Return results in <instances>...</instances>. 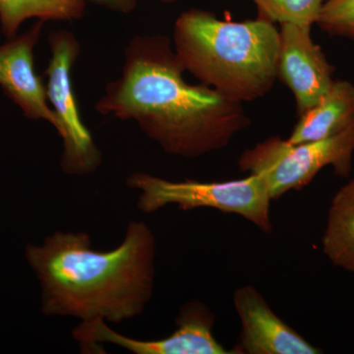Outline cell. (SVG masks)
Wrapping results in <instances>:
<instances>
[{"instance_id": "cell-1", "label": "cell", "mask_w": 354, "mask_h": 354, "mask_svg": "<svg viewBox=\"0 0 354 354\" xmlns=\"http://www.w3.org/2000/svg\"><path fill=\"white\" fill-rule=\"evenodd\" d=\"M185 71L167 36H136L121 75L106 85L95 111L134 121L169 155L195 158L225 148L250 125L243 104L188 84Z\"/></svg>"}, {"instance_id": "cell-2", "label": "cell", "mask_w": 354, "mask_h": 354, "mask_svg": "<svg viewBox=\"0 0 354 354\" xmlns=\"http://www.w3.org/2000/svg\"><path fill=\"white\" fill-rule=\"evenodd\" d=\"M156 253L155 234L142 221L128 223L113 250H95L84 232H55L26 248L41 286L44 315L109 324L132 320L150 304Z\"/></svg>"}, {"instance_id": "cell-3", "label": "cell", "mask_w": 354, "mask_h": 354, "mask_svg": "<svg viewBox=\"0 0 354 354\" xmlns=\"http://www.w3.org/2000/svg\"><path fill=\"white\" fill-rule=\"evenodd\" d=\"M172 43L186 71L232 101L261 99L278 78L279 31L270 21L234 22L189 9L177 18Z\"/></svg>"}, {"instance_id": "cell-4", "label": "cell", "mask_w": 354, "mask_h": 354, "mask_svg": "<svg viewBox=\"0 0 354 354\" xmlns=\"http://www.w3.org/2000/svg\"><path fill=\"white\" fill-rule=\"evenodd\" d=\"M127 185L139 193L137 207L142 213H155L169 205L183 211L215 209L246 218L264 234L272 232L271 196L264 179L256 174L239 180L201 183L135 172L127 177Z\"/></svg>"}, {"instance_id": "cell-5", "label": "cell", "mask_w": 354, "mask_h": 354, "mask_svg": "<svg viewBox=\"0 0 354 354\" xmlns=\"http://www.w3.org/2000/svg\"><path fill=\"white\" fill-rule=\"evenodd\" d=\"M354 153V123L329 138L292 144L272 136L244 151L241 171L264 179L272 200L308 185L324 167H334L341 177L349 176Z\"/></svg>"}, {"instance_id": "cell-6", "label": "cell", "mask_w": 354, "mask_h": 354, "mask_svg": "<svg viewBox=\"0 0 354 354\" xmlns=\"http://www.w3.org/2000/svg\"><path fill=\"white\" fill-rule=\"evenodd\" d=\"M51 57L46 94L57 116V133L62 140L60 167L69 176H87L101 167L102 155L84 124L72 83V69L80 55V43L72 32L59 30L48 36Z\"/></svg>"}, {"instance_id": "cell-7", "label": "cell", "mask_w": 354, "mask_h": 354, "mask_svg": "<svg viewBox=\"0 0 354 354\" xmlns=\"http://www.w3.org/2000/svg\"><path fill=\"white\" fill-rule=\"evenodd\" d=\"M216 317L201 301L183 305L176 317V329L169 337L142 341L120 334L102 320L80 322L72 337L83 353H101L102 346L113 344L135 354H232L216 341L213 329Z\"/></svg>"}, {"instance_id": "cell-8", "label": "cell", "mask_w": 354, "mask_h": 354, "mask_svg": "<svg viewBox=\"0 0 354 354\" xmlns=\"http://www.w3.org/2000/svg\"><path fill=\"white\" fill-rule=\"evenodd\" d=\"M333 72L320 46L311 38V26L281 25L278 78L295 95L299 115L328 92L334 82Z\"/></svg>"}, {"instance_id": "cell-9", "label": "cell", "mask_w": 354, "mask_h": 354, "mask_svg": "<svg viewBox=\"0 0 354 354\" xmlns=\"http://www.w3.org/2000/svg\"><path fill=\"white\" fill-rule=\"evenodd\" d=\"M234 305L241 333L232 354H319L323 351L292 329L252 286L235 290Z\"/></svg>"}, {"instance_id": "cell-10", "label": "cell", "mask_w": 354, "mask_h": 354, "mask_svg": "<svg viewBox=\"0 0 354 354\" xmlns=\"http://www.w3.org/2000/svg\"><path fill=\"white\" fill-rule=\"evenodd\" d=\"M44 23L38 20L29 31L11 37L0 46V86L28 118L46 121L57 130V116L48 106L46 87L34 68V48Z\"/></svg>"}, {"instance_id": "cell-11", "label": "cell", "mask_w": 354, "mask_h": 354, "mask_svg": "<svg viewBox=\"0 0 354 354\" xmlns=\"http://www.w3.org/2000/svg\"><path fill=\"white\" fill-rule=\"evenodd\" d=\"M299 118L288 138L292 144L329 138L346 129L354 123V86L334 81L322 99Z\"/></svg>"}, {"instance_id": "cell-12", "label": "cell", "mask_w": 354, "mask_h": 354, "mask_svg": "<svg viewBox=\"0 0 354 354\" xmlns=\"http://www.w3.org/2000/svg\"><path fill=\"white\" fill-rule=\"evenodd\" d=\"M322 248L333 264L354 272V179L333 198Z\"/></svg>"}, {"instance_id": "cell-13", "label": "cell", "mask_w": 354, "mask_h": 354, "mask_svg": "<svg viewBox=\"0 0 354 354\" xmlns=\"http://www.w3.org/2000/svg\"><path fill=\"white\" fill-rule=\"evenodd\" d=\"M87 0H0V23L7 38L16 36L30 18L46 21L79 20L85 14Z\"/></svg>"}, {"instance_id": "cell-14", "label": "cell", "mask_w": 354, "mask_h": 354, "mask_svg": "<svg viewBox=\"0 0 354 354\" xmlns=\"http://www.w3.org/2000/svg\"><path fill=\"white\" fill-rule=\"evenodd\" d=\"M258 18L279 24H316L324 0H253Z\"/></svg>"}, {"instance_id": "cell-15", "label": "cell", "mask_w": 354, "mask_h": 354, "mask_svg": "<svg viewBox=\"0 0 354 354\" xmlns=\"http://www.w3.org/2000/svg\"><path fill=\"white\" fill-rule=\"evenodd\" d=\"M316 24L330 35L354 39V0L324 1Z\"/></svg>"}, {"instance_id": "cell-16", "label": "cell", "mask_w": 354, "mask_h": 354, "mask_svg": "<svg viewBox=\"0 0 354 354\" xmlns=\"http://www.w3.org/2000/svg\"><path fill=\"white\" fill-rule=\"evenodd\" d=\"M118 13H131L136 8L137 0H87Z\"/></svg>"}, {"instance_id": "cell-17", "label": "cell", "mask_w": 354, "mask_h": 354, "mask_svg": "<svg viewBox=\"0 0 354 354\" xmlns=\"http://www.w3.org/2000/svg\"><path fill=\"white\" fill-rule=\"evenodd\" d=\"M160 1L165 4H171L174 3V2H176L177 0H160Z\"/></svg>"}]
</instances>
